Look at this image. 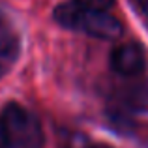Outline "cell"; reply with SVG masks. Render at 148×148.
<instances>
[{
	"label": "cell",
	"instance_id": "cell-1",
	"mask_svg": "<svg viewBox=\"0 0 148 148\" xmlns=\"http://www.w3.org/2000/svg\"><path fill=\"white\" fill-rule=\"evenodd\" d=\"M53 17L64 28L81 30L92 38H98V40L112 41L118 40L124 32L122 23L107 10H90V8L77 4L75 0L56 6Z\"/></svg>",
	"mask_w": 148,
	"mask_h": 148
},
{
	"label": "cell",
	"instance_id": "cell-2",
	"mask_svg": "<svg viewBox=\"0 0 148 148\" xmlns=\"http://www.w3.org/2000/svg\"><path fill=\"white\" fill-rule=\"evenodd\" d=\"M0 120H2L10 148L43 146V130L40 126V120L23 105L8 103L0 114Z\"/></svg>",
	"mask_w": 148,
	"mask_h": 148
},
{
	"label": "cell",
	"instance_id": "cell-3",
	"mask_svg": "<svg viewBox=\"0 0 148 148\" xmlns=\"http://www.w3.org/2000/svg\"><path fill=\"white\" fill-rule=\"evenodd\" d=\"M146 66V56L145 51L137 43H124L118 45L111 53V68L118 75L124 77H133L145 69Z\"/></svg>",
	"mask_w": 148,
	"mask_h": 148
},
{
	"label": "cell",
	"instance_id": "cell-4",
	"mask_svg": "<svg viewBox=\"0 0 148 148\" xmlns=\"http://www.w3.org/2000/svg\"><path fill=\"white\" fill-rule=\"evenodd\" d=\"M19 36L13 30L11 23L0 13V64L10 68L19 56Z\"/></svg>",
	"mask_w": 148,
	"mask_h": 148
},
{
	"label": "cell",
	"instance_id": "cell-5",
	"mask_svg": "<svg viewBox=\"0 0 148 148\" xmlns=\"http://www.w3.org/2000/svg\"><path fill=\"white\" fill-rule=\"evenodd\" d=\"M124 101L127 107L137 109V111H148V86L146 84H137L131 86L124 94Z\"/></svg>",
	"mask_w": 148,
	"mask_h": 148
},
{
	"label": "cell",
	"instance_id": "cell-6",
	"mask_svg": "<svg viewBox=\"0 0 148 148\" xmlns=\"http://www.w3.org/2000/svg\"><path fill=\"white\" fill-rule=\"evenodd\" d=\"M75 2L84 8H90V10H109L112 8L114 0H75Z\"/></svg>",
	"mask_w": 148,
	"mask_h": 148
},
{
	"label": "cell",
	"instance_id": "cell-7",
	"mask_svg": "<svg viewBox=\"0 0 148 148\" xmlns=\"http://www.w3.org/2000/svg\"><path fill=\"white\" fill-rule=\"evenodd\" d=\"M0 148H10V143H8V137H6V131H4V126H2V120H0Z\"/></svg>",
	"mask_w": 148,
	"mask_h": 148
},
{
	"label": "cell",
	"instance_id": "cell-8",
	"mask_svg": "<svg viewBox=\"0 0 148 148\" xmlns=\"http://www.w3.org/2000/svg\"><path fill=\"white\" fill-rule=\"evenodd\" d=\"M137 6H139V10L143 11V15L148 17V0H137Z\"/></svg>",
	"mask_w": 148,
	"mask_h": 148
},
{
	"label": "cell",
	"instance_id": "cell-9",
	"mask_svg": "<svg viewBox=\"0 0 148 148\" xmlns=\"http://www.w3.org/2000/svg\"><path fill=\"white\" fill-rule=\"evenodd\" d=\"M4 71H6V68H4V66H2V64H0V75H2V73H4Z\"/></svg>",
	"mask_w": 148,
	"mask_h": 148
}]
</instances>
